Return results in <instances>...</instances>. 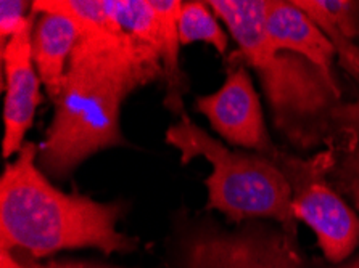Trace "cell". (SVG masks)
I'll return each instance as SVG.
<instances>
[{
    "label": "cell",
    "instance_id": "obj_10",
    "mask_svg": "<svg viewBox=\"0 0 359 268\" xmlns=\"http://www.w3.org/2000/svg\"><path fill=\"white\" fill-rule=\"evenodd\" d=\"M266 26L274 50L300 55L318 66L329 79L335 80L332 74V63L337 57L335 48L303 10L293 2L268 0Z\"/></svg>",
    "mask_w": 359,
    "mask_h": 268
},
{
    "label": "cell",
    "instance_id": "obj_22",
    "mask_svg": "<svg viewBox=\"0 0 359 268\" xmlns=\"http://www.w3.org/2000/svg\"><path fill=\"white\" fill-rule=\"evenodd\" d=\"M351 146H355V148H356V150H358V151H359V141H358V143H353V145H351Z\"/></svg>",
    "mask_w": 359,
    "mask_h": 268
},
{
    "label": "cell",
    "instance_id": "obj_9",
    "mask_svg": "<svg viewBox=\"0 0 359 268\" xmlns=\"http://www.w3.org/2000/svg\"><path fill=\"white\" fill-rule=\"evenodd\" d=\"M29 23L2 47L5 73V105H4V143L5 160L20 153L25 136L34 121L37 106L41 105V84L34 59H32V31L36 24V12L31 7Z\"/></svg>",
    "mask_w": 359,
    "mask_h": 268
},
{
    "label": "cell",
    "instance_id": "obj_18",
    "mask_svg": "<svg viewBox=\"0 0 359 268\" xmlns=\"http://www.w3.org/2000/svg\"><path fill=\"white\" fill-rule=\"evenodd\" d=\"M330 124L340 134H348L359 141V101L339 103L330 111Z\"/></svg>",
    "mask_w": 359,
    "mask_h": 268
},
{
    "label": "cell",
    "instance_id": "obj_12",
    "mask_svg": "<svg viewBox=\"0 0 359 268\" xmlns=\"http://www.w3.org/2000/svg\"><path fill=\"white\" fill-rule=\"evenodd\" d=\"M151 8L158 16L161 27V43H163V71L168 85V100L174 113L182 116V73L179 68V13H181V0H150Z\"/></svg>",
    "mask_w": 359,
    "mask_h": 268
},
{
    "label": "cell",
    "instance_id": "obj_21",
    "mask_svg": "<svg viewBox=\"0 0 359 268\" xmlns=\"http://www.w3.org/2000/svg\"><path fill=\"white\" fill-rule=\"evenodd\" d=\"M340 268H359V257H358V259L353 260V262H350V264H346V265L340 267Z\"/></svg>",
    "mask_w": 359,
    "mask_h": 268
},
{
    "label": "cell",
    "instance_id": "obj_2",
    "mask_svg": "<svg viewBox=\"0 0 359 268\" xmlns=\"http://www.w3.org/2000/svg\"><path fill=\"white\" fill-rule=\"evenodd\" d=\"M208 5L227 26L245 62L257 69L277 129L302 148L319 143L332 129L339 84L300 55L274 50L266 26L268 0H210Z\"/></svg>",
    "mask_w": 359,
    "mask_h": 268
},
{
    "label": "cell",
    "instance_id": "obj_11",
    "mask_svg": "<svg viewBox=\"0 0 359 268\" xmlns=\"http://www.w3.org/2000/svg\"><path fill=\"white\" fill-rule=\"evenodd\" d=\"M79 36L78 24L60 13H39L34 24L32 59L53 103L63 92L69 58Z\"/></svg>",
    "mask_w": 359,
    "mask_h": 268
},
{
    "label": "cell",
    "instance_id": "obj_8",
    "mask_svg": "<svg viewBox=\"0 0 359 268\" xmlns=\"http://www.w3.org/2000/svg\"><path fill=\"white\" fill-rule=\"evenodd\" d=\"M195 105L197 111L208 118L211 127L231 145L258 151L274 162L282 157L266 130L258 94L245 68L227 74L219 90L198 97Z\"/></svg>",
    "mask_w": 359,
    "mask_h": 268
},
{
    "label": "cell",
    "instance_id": "obj_14",
    "mask_svg": "<svg viewBox=\"0 0 359 268\" xmlns=\"http://www.w3.org/2000/svg\"><path fill=\"white\" fill-rule=\"evenodd\" d=\"M293 5L303 10L314 23H316L320 31L327 36L332 47L335 48L337 57L340 59L341 68H344L351 78L359 79V47L353 43L344 31L340 29L334 20L330 18L327 12L323 8L319 0H293Z\"/></svg>",
    "mask_w": 359,
    "mask_h": 268
},
{
    "label": "cell",
    "instance_id": "obj_15",
    "mask_svg": "<svg viewBox=\"0 0 359 268\" xmlns=\"http://www.w3.org/2000/svg\"><path fill=\"white\" fill-rule=\"evenodd\" d=\"M325 171L332 174L337 188L351 198L359 211V151L356 148H348L334 164L325 162Z\"/></svg>",
    "mask_w": 359,
    "mask_h": 268
},
{
    "label": "cell",
    "instance_id": "obj_6",
    "mask_svg": "<svg viewBox=\"0 0 359 268\" xmlns=\"http://www.w3.org/2000/svg\"><path fill=\"white\" fill-rule=\"evenodd\" d=\"M280 171L292 185L295 218L316 233L325 259L334 264L348 259L359 244V218L324 180L325 161L288 160Z\"/></svg>",
    "mask_w": 359,
    "mask_h": 268
},
{
    "label": "cell",
    "instance_id": "obj_4",
    "mask_svg": "<svg viewBox=\"0 0 359 268\" xmlns=\"http://www.w3.org/2000/svg\"><path fill=\"white\" fill-rule=\"evenodd\" d=\"M121 105L115 98L65 82L37 153L41 171L55 178L67 177L95 153L128 145L119 127Z\"/></svg>",
    "mask_w": 359,
    "mask_h": 268
},
{
    "label": "cell",
    "instance_id": "obj_13",
    "mask_svg": "<svg viewBox=\"0 0 359 268\" xmlns=\"http://www.w3.org/2000/svg\"><path fill=\"white\" fill-rule=\"evenodd\" d=\"M179 37L182 45L194 42H206L217 52L227 50L229 37L219 21L211 13L208 2H184L179 13Z\"/></svg>",
    "mask_w": 359,
    "mask_h": 268
},
{
    "label": "cell",
    "instance_id": "obj_19",
    "mask_svg": "<svg viewBox=\"0 0 359 268\" xmlns=\"http://www.w3.org/2000/svg\"><path fill=\"white\" fill-rule=\"evenodd\" d=\"M43 268H119L107 264H99V262L92 260H55L48 262L47 265H42Z\"/></svg>",
    "mask_w": 359,
    "mask_h": 268
},
{
    "label": "cell",
    "instance_id": "obj_5",
    "mask_svg": "<svg viewBox=\"0 0 359 268\" xmlns=\"http://www.w3.org/2000/svg\"><path fill=\"white\" fill-rule=\"evenodd\" d=\"M79 34L65 82L123 103L139 87L165 79L160 52L128 34L118 21Z\"/></svg>",
    "mask_w": 359,
    "mask_h": 268
},
{
    "label": "cell",
    "instance_id": "obj_16",
    "mask_svg": "<svg viewBox=\"0 0 359 268\" xmlns=\"http://www.w3.org/2000/svg\"><path fill=\"white\" fill-rule=\"evenodd\" d=\"M32 3L25 0H2L0 2V37L2 47L29 23L32 12L26 15Z\"/></svg>",
    "mask_w": 359,
    "mask_h": 268
},
{
    "label": "cell",
    "instance_id": "obj_20",
    "mask_svg": "<svg viewBox=\"0 0 359 268\" xmlns=\"http://www.w3.org/2000/svg\"><path fill=\"white\" fill-rule=\"evenodd\" d=\"M0 268H43L37 264H21L10 251H0Z\"/></svg>",
    "mask_w": 359,
    "mask_h": 268
},
{
    "label": "cell",
    "instance_id": "obj_3",
    "mask_svg": "<svg viewBox=\"0 0 359 268\" xmlns=\"http://www.w3.org/2000/svg\"><path fill=\"white\" fill-rule=\"evenodd\" d=\"M165 139L181 151L182 164L201 156L213 166V172L205 180L208 188L206 209L222 212L233 223L253 217L276 218L284 232L295 238L293 190L274 161L229 150L186 114L181 116V122L166 130Z\"/></svg>",
    "mask_w": 359,
    "mask_h": 268
},
{
    "label": "cell",
    "instance_id": "obj_1",
    "mask_svg": "<svg viewBox=\"0 0 359 268\" xmlns=\"http://www.w3.org/2000/svg\"><path fill=\"white\" fill-rule=\"evenodd\" d=\"M39 146L26 141L0 178V248L25 251L34 259L60 251L95 248L105 255L130 253L137 241L116 223L121 206L65 193L37 166Z\"/></svg>",
    "mask_w": 359,
    "mask_h": 268
},
{
    "label": "cell",
    "instance_id": "obj_17",
    "mask_svg": "<svg viewBox=\"0 0 359 268\" xmlns=\"http://www.w3.org/2000/svg\"><path fill=\"white\" fill-rule=\"evenodd\" d=\"M319 2L330 18L335 21L337 26H339L350 39L358 36L359 31L356 24V12L359 3L345 2V0H319Z\"/></svg>",
    "mask_w": 359,
    "mask_h": 268
},
{
    "label": "cell",
    "instance_id": "obj_7",
    "mask_svg": "<svg viewBox=\"0 0 359 268\" xmlns=\"http://www.w3.org/2000/svg\"><path fill=\"white\" fill-rule=\"evenodd\" d=\"M187 268H308L295 238L285 232L247 227L236 233H203L186 249Z\"/></svg>",
    "mask_w": 359,
    "mask_h": 268
}]
</instances>
